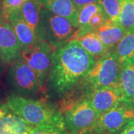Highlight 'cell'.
<instances>
[{
	"instance_id": "3",
	"label": "cell",
	"mask_w": 134,
	"mask_h": 134,
	"mask_svg": "<svg viewBox=\"0 0 134 134\" xmlns=\"http://www.w3.org/2000/svg\"><path fill=\"white\" fill-rule=\"evenodd\" d=\"M121 63L113 50L96 60L94 66L78 86L83 98L90 92L107 86L120 85Z\"/></svg>"
},
{
	"instance_id": "5",
	"label": "cell",
	"mask_w": 134,
	"mask_h": 134,
	"mask_svg": "<svg viewBox=\"0 0 134 134\" xmlns=\"http://www.w3.org/2000/svg\"><path fill=\"white\" fill-rule=\"evenodd\" d=\"M6 81L10 90L16 95L34 97L43 92V86L36 73L20 58L10 64Z\"/></svg>"
},
{
	"instance_id": "28",
	"label": "cell",
	"mask_w": 134,
	"mask_h": 134,
	"mask_svg": "<svg viewBox=\"0 0 134 134\" xmlns=\"http://www.w3.org/2000/svg\"><path fill=\"white\" fill-rule=\"evenodd\" d=\"M67 134H101L99 133H97L96 131H94L93 130L90 129L86 130H83V131H77V132H70L69 133Z\"/></svg>"
},
{
	"instance_id": "24",
	"label": "cell",
	"mask_w": 134,
	"mask_h": 134,
	"mask_svg": "<svg viewBox=\"0 0 134 134\" xmlns=\"http://www.w3.org/2000/svg\"><path fill=\"white\" fill-rule=\"evenodd\" d=\"M27 0H2L3 9L6 17L16 10L20 8Z\"/></svg>"
},
{
	"instance_id": "18",
	"label": "cell",
	"mask_w": 134,
	"mask_h": 134,
	"mask_svg": "<svg viewBox=\"0 0 134 134\" xmlns=\"http://www.w3.org/2000/svg\"><path fill=\"white\" fill-rule=\"evenodd\" d=\"M76 40L82 47L94 58H100L110 51V49L98 38L96 34L92 32L86 34Z\"/></svg>"
},
{
	"instance_id": "11",
	"label": "cell",
	"mask_w": 134,
	"mask_h": 134,
	"mask_svg": "<svg viewBox=\"0 0 134 134\" xmlns=\"http://www.w3.org/2000/svg\"><path fill=\"white\" fill-rule=\"evenodd\" d=\"M7 19L14 30L15 34L22 45L23 50L29 48L37 42L38 38L37 35L23 19L19 8L8 15Z\"/></svg>"
},
{
	"instance_id": "29",
	"label": "cell",
	"mask_w": 134,
	"mask_h": 134,
	"mask_svg": "<svg viewBox=\"0 0 134 134\" xmlns=\"http://www.w3.org/2000/svg\"><path fill=\"white\" fill-rule=\"evenodd\" d=\"M7 107H0V119H2L7 114Z\"/></svg>"
},
{
	"instance_id": "27",
	"label": "cell",
	"mask_w": 134,
	"mask_h": 134,
	"mask_svg": "<svg viewBox=\"0 0 134 134\" xmlns=\"http://www.w3.org/2000/svg\"><path fill=\"white\" fill-rule=\"evenodd\" d=\"M7 20V17L4 13L3 5H2V0H0V25L3 23Z\"/></svg>"
},
{
	"instance_id": "9",
	"label": "cell",
	"mask_w": 134,
	"mask_h": 134,
	"mask_svg": "<svg viewBox=\"0 0 134 134\" xmlns=\"http://www.w3.org/2000/svg\"><path fill=\"white\" fill-rule=\"evenodd\" d=\"M95 110L100 114L122 104L123 94L121 86H107L90 92L85 96Z\"/></svg>"
},
{
	"instance_id": "26",
	"label": "cell",
	"mask_w": 134,
	"mask_h": 134,
	"mask_svg": "<svg viewBox=\"0 0 134 134\" xmlns=\"http://www.w3.org/2000/svg\"><path fill=\"white\" fill-rule=\"evenodd\" d=\"M119 134H134V119L130 120Z\"/></svg>"
},
{
	"instance_id": "25",
	"label": "cell",
	"mask_w": 134,
	"mask_h": 134,
	"mask_svg": "<svg viewBox=\"0 0 134 134\" xmlns=\"http://www.w3.org/2000/svg\"><path fill=\"white\" fill-rule=\"evenodd\" d=\"M74 3V5H75L77 10L80 11V10L83 7L86 6L90 4H93V3H98V0H72Z\"/></svg>"
},
{
	"instance_id": "1",
	"label": "cell",
	"mask_w": 134,
	"mask_h": 134,
	"mask_svg": "<svg viewBox=\"0 0 134 134\" xmlns=\"http://www.w3.org/2000/svg\"><path fill=\"white\" fill-rule=\"evenodd\" d=\"M96 60L77 40L58 48L48 78L51 93L59 97L70 95L91 71Z\"/></svg>"
},
{
	"instance_id": "12",
	"label": "cell",
	"mask_w": 134,
	"mask_h": 134,
	"mask_svg": "<svg viewBox=\"0 0 134 134\" xmlns=\"http://www.w3.org/2000/svg\"><path fill=\"white\" fill-rule=\"evenodd\" d=\"M127 31L119 23H115L108 19L104 24L92 31V33L96 34L107 48L112 50L119 43Z\"/></svg>"
},
{
	"instance_id": "15",
	"label": "cell",
	"mask_w": 134,
	"mask_h": 134,
	"mask_svg": "<svg viewBox=\"0 0 134 134\" xmlns=\"http://www.w3.org/2000/svg\"><path fill=\"white\" fill-rule=\"evenodd\" d=\"M43 6L39 0H27L19 8L23 19L33 30L39 40L40 11Z\"/></svg>"
},
{
	"instance_id": "21",
	"label": "cell",
	"mask_w": 134,
	"mask_h": 134,
	"mask_svg": "<svg viewBox=\"0 0 134 134\" xmlns=\"http://www.w3.org/2000/svg\"><path fill=\"white\" fill-rule=\"evenodd\" d=\"M98 3L110 21L119 23L121 0H98Z\"/></svg>"
},
{
	"instance_id": "13",
	"label": "cell",
	"mask_w": 134,
	"mask_h": 134,
	"mask_svg": "<svg viewBox=\"0 0 134 134\" xmlns=\"http://www.w3.org/2000/svg\"><path fill=\"white\" fill-rule=\"evenodd\" d=\"M120 86L122 90V104L134 110V63H121Z\"/></svg>"
},
{
	"instance_id": "7",
	"label": "cell",
	"mask_w": 134,
	"mask_h": 134,
	"mask_svg": "<svg viewBox=\"0 0 134 134\" xmlns=\"http://www.w3.org/2000/svg\"><path fill=\"white\" fill-rule=\"evenodd\" d=\"M61 113L65 127L70 132L92 129L100 115L85 98L69 104L62 109Z\"/></svg>"
},
{
	"instance_id": "14",
	"label": "cell",
	"mask_w": 134,
	"mask_h": 134,
	"mask_svg": "<svg viewBox=\"0 0 134 134\" xmlns=\"http://www.w3.org/2000/svg\"><path fill=\"white\" fill-rule=\"evenodd\" d=\"M43 8L54 14L66 17L77 28L79 10L72 0H39Z\"/></svg>"
},
{
	"instance_id": "8",
	"label": "cell",
	"mask_w": 134,
	"mask_h": 134,
	"mask_svg": "<svg viewBox=\"0 0 134 134\" xmlns=\"http://www.w3.org/2000/svg\"><path fill=\"white\" fill-rule=\"evenodd\" d=\"M132 119H134V110L121 104L100 114L92 130L101 134H119Z\"/></svg>"
},
{
	"instance_id": "10",
	"label": "cell",
	"mask_w": 134,
	"mask_h": 134,
	"mask_svg": "<svg viewBox=\"0 0 134 134\" xmlns=\"http://www.w3.org/2000/svg\"><path fill=\"white\" fill-rule=\"evenodd\" d=\"M23 51L11 24L7 19L0 25V58L5 64L18 59Z\"/></svg>"
},
{
	"instance_id": "2",
	"label": "cell",
	"mask_w": 134,
	"mask_h": 134,
	"mask_svg": "<svg viewBox=\"0 0 134 134\" xmlns=\"http://www.w3.org/2000/svg\"><path fill=\"white\" fill-rule=\"evenodd\" d=\"M6 107L33 126L52 125L66 128L61 111L43 100H34L14 93L8 97Z\"/></svg>"
},
{
	"instance_id": "30",
	"label": "cell",
	"mask_w": 134,
	"mask_h": 134,
	"mask_svg": "<svg viewBox=\"0 0 134 134\" xmlns=\"http://www.w3.org/2000/svg\"><path fill=\"white\" fill-rule=\"evenodd\" d=\"M5 63L2 62V60H1V58H0V75H1V74H2V68H3V65H4Z\"/></svg>"
},
{
	"instance_id": "20",
	"label": "cell",
	"mask_w": 134,
	"mask_h": 134,
	"mask_svg": "<svg viewBox=\"0 0 134 134\" xmlns=\"http://www.w3.org/2000/svg\"><path fill=\"white\" fill-rule=\"evenodd\" d=\"M119 24L127 31L134 29L133 0H121Z\"/></svg>"
},
{
	"instance_id": "22",
	"label": "cell",
	"mask_w": 134,
	"mask_h": 134,
	"mask_svg": "<svg viewBox=\"0 0 134 134\" xmlns=\"http://www.w3.org/2000/svg\"><path fill=\"white\" fill-rule=\"evenodd\" d=\"M66 128L59 127L52 125L35 126L28 134H67Z\"/></svg>"
},
{
	"instance_id": "4",
	"label": "cell",
	"mask_w": 134,
	"mask_h": 134,
	"mask_svg": "<svg viewBox=\"0 0 134 134\" xmlns=\"http://www.w3.org/2000/svg\"><path fill=\"white\" fill-rule=\"evenodd\" d=\"M77 28L70 20L54 14L45 8L40 11L39 40H43L58 50L75 40Z\"/></svg>"
},
{
	"instance_id": "31",
	"label": "cell",
	"mask_w": 134,
	"mask_h": 134,
	"mask_svg": "<svg viewBox=\"0 0 134 134\" xmlns=\"http://www.w3.org/2000/svg\"><path fill=\"white\" fill-rule=\"evenodd\" d=\"M133 2H134V0H133Z\"/></svg>"
},
{
	"instance_id": "17",
	"label": "cell",
	"mask_w": 134,
	"mask_h": 134,
	"mask_svg": "<svg viewBox=\"0 0 134 134\" xmlns=\"http://www.w3.org/2000/svg\"><path fill=\"white\" fill-rule=\"evenodd\" d=\"M113 52L119 58L121 63H134V29L126 32L113 48Z\"/></svg>"
},
{
	"instance_id": "16",
	"label": "cell",
	"mask_w": 134,
	"mask_h": 134,
	"mask_svg": "<svg viewBox=\"0 0 134 134\" xmlns=\"http://www.w3.org/2000/svg\"><path fill=\"white\" fill-rule=\"evenodd\" d=\"M34 127L14 113L6 114L0 119V134H28Z\"/></svg>"
},
{
	"instance_id": "23",
	"label": "cell",
	"mask_w": 134,
	"mask_h": 134,
	"mask_svg": "<svg viewBox=\"0 0 134 134\" xmlns=\"http://www.w3.org/2000/svg\"><path fill=\"white\" fill-rule=\"evenodd\" d=\"M108 18L107 15L104 13V11L102 10L99 12L96 13V14L92 16L91 19L87 25V28L86 30V34L88 33H90L96 30L98 28H99L102 25H104L106 22L108 20Z\"/></svg>"
},
{
	"instance_id": "19",
	"label": "cell",
	"mask_w": 134,
	"mask_h": 134,
	"mask_svg": "<svg viewBox=\"0 0 134 134\" xmlns=\"http://www.w3.org/2000/svg\"><path fill=\"white\" fill-rule=\"evenodd\" d=\"M102 8L98 3L90 4L83 7L79 11L77 30L75 37V40L81 37L86 34V30L92 16L96 13L102 10Z\"/></svg>"
},
{
	"instance_id": "6",
	"label": "cell",
	"mask_w": 134,
	"mask_h": 134,
	"mask_svg": "<svg viewBox=\"0 0 134 134\" xmlns=\"http://www.w3.org/2000/svg\"><path fill=\"white\" fill-rule=\"evenodd\" d=\"M56 51L45 40H38L31 46L23 49L20 54L19 58L33 69L43 87L48 81Z\"/></svg>"
}]
</instances>
